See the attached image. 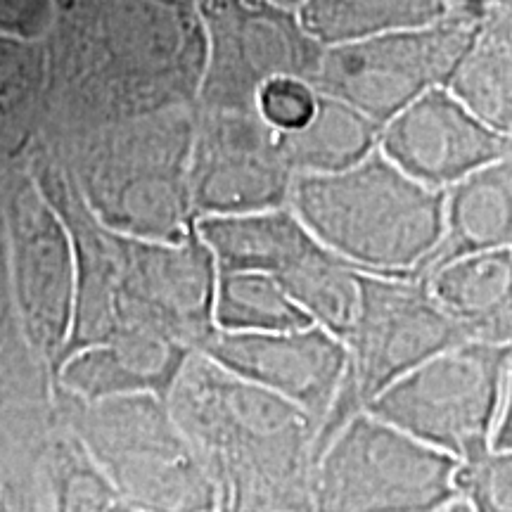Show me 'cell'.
<instances>
[{
  "label": "cell",
  "instance_id": "obj_1",
  "mask_svg": "<svg viewBox=\"0 0 512 512\" xmlns=\"http://www.w3.org/2000/svg\"><path fill=\"white\" fill-rule=\"evenodd\" d=\"M48 53V121L64 140L197 105L209 38L200 0H60Z\"/></svg>",
  "mask_w": 512,
  "mask_h": 512
},
{
  "label": "cell",
  "instance_id": "obj_2",
  "mask_svg": "<svg viewBox=\"0 0 512 512\" xmlns=\"http://www.w3.org/2000/svg\"><path fill=\"white\" fill-rule=\"evenodd\" d=\"M171 413L242 512H313L318 427L309 415L207 354H190L166 394Z\"/></svg>",
  "mask_w": 512,
  "mask_h": 512
},
{
  "label": "cell",
  "instance_id": "obj_3",
  "mask_svg": "<svg viewBox=\"0 0 512 512\" xmlns=\"http://www.w3.org/2000/svg\"><path fill=\"white\" fill-rule=\"evenodd\" d=\"M195 133L197 105H181L53 140V152L102 226L126 238L176 242L197 226Z\"/></svg>",
  "mask_w": 512,
  "mask_h": 512
},
{
  "label": "cell",
  "instance_id": "obj_4",
  "mask_svg": "<svg viewBox=\"0 0 512 512\" xmlns=\"http://www.w3.org/2000/svg\"><path fill=\"white\" fill-rule=\"evenodd\" d=\"M290 207L361 273L425 278L444 240V190L415 181L380 147L339 174L297 176Z\"/></svg>",
  "mask_w": 512,
  "mask_h": 512
},
{
  "label": "cell",
  "instance_id": "obj_5",
  "mask_svg": "<svg viewBox=\"0 0 512 512\" xmlns=\"http://www.w3.org/2000/svg\"><path fill=\"white\" fill-rule=\"evenodd\" d=\"M53 408L117 496L136 512H216L226 489L164 396L83 403L53 392Z\"/></svg>",
  "mask_w": 512,
  "mask_h": 512
},
{
  "label": "cell",
  "instance_id": "obj_6",
  "mask_svg": "<svg viewBox=\"0 0 512 512\" xmlns=\"http://www.w3.org/2000/svg\"><path fill=\"white\" fill-rule=\"evenodd\" d=\"M460 465V460L363 408L320 446L311 510H439L460 498Z\"/></svg>",
  "mask_w": 512,
  "mask_h": 512
},
{
  "label": "cell",
  "instance_id": "obj_7",
  "mask_svg": "<svg viewBox=\"0 0 512 512\" xmlns=\"http://www.w3.org/2000/svg\"><path fill=\"white\" fill-rule=\"evenodd\" d=\"M510 361L512 344L467 339L403 375L368 411L472 463L494 451Z\"/></svg>",
  "mask_w": 512,
  "mask_h": 512
},
{
  "label": "cell",
  "instance_id": "obj_8",
  "mask_svg": "<svg viewBox=\"0 0 512 512\" xmlns=\"http://www.w3.org/2000/svg\"><path fill=\"white\" fill-rule=\"evenodd\" d=\"M479 17L451 12L430 27L325 48L309 83L384 126L432 88H446Z\"/></svg>",
  "mask_w": 512,
  "mask_h": 512
},
{
  "label": "cell",
  "instance_id": "obj_9",
  "mask_svg": "<svg viewBox=\"0 0 512 512\" xmlns=\"http://www.w3.org/2000/svg\"><path fill=\"white\" fill-rule=\"evenodd\" d=\"M200 10L209 57L197 107L252 110L268 81H311L316 74L325 48L294 10L266 0H200Z\"/></svg>",
  "mask_w": 512,
  "mask_h": 512
},
{
  "label": "cell",
  "instance_id": "obj_10",
  "mask_svg": "<svg viewBox=\"0 0 512 512\" xmlns=\"http://www.w3.org/2000/svg\"><path fill=\"white\" fill-rule=\"evenodd\" d=\"M467 339L425 278L361 273V304L347 339L349 394L368 408L403 375Z\"/></svg>",
  "mask_w": 512,
  "mask_h": 512
},
{
  "label": "cell",
  "instance_id": "obj_11",
  "mask_svg": "<svg viewBox=\"0 0 512 512\" xmlns=\"http://www.w3.org/2000/svg\"><path fill=\"white\" fill-rule=\"evenodd\" d=\"M3 207L19 318L29 344L55 380L76 313L72 235L36 178H22Z\"/></svg>",
  "mask_w": 512,
  "mask_h": 512
},
{
  "label": "cell",
  "instance_id": "obj_12",
  "mask_svg": "<svg viewBox=\"0 0 512 512\" xmlns=\"http://www.w3.org/2000/svg\"><path fill=\"white\" fill-rule=\"evenodd\" d=\"M216 285L219 266L197 226L176 242L121 235L119 332L150 330L202 351L216 332Z\"/></svg>",
  "mask_w": 512,
  "mask_h": 512
},
{
  "label": "cell",
  "instance_id": "obj_13",
  "mask_svg": "<svg viewBox=\"0 0 512 512\" xmlns=\"http://www.w3.org/2000/svg\"><path fill=\"white\" fill-rule=\"evenodd\" d=\"M294 171L259 110L197 107L190 192L197 221L290 207Z\"/></svg>",
  "mask_w": 512,
  "mask_h": 512
},
{
  "label": "cell",
  "instance_id": "obj_14",
  "mask_svg": "<svg viewBox=\"0 0 512 512\" xmlns=\"http://www.w3.org/2000/svg\"><path fill=\"white\" fill-rule=\"evenodd\" d=\"M202 354L240 380L290 401L316 422L318 434L349 377L347 342L316 323L280 332L216 330Z\"/></svg>",
  "mask_w": 512,
  "mask_h": 512
},
{
  "label": "cell",
  "instance_id": "obj_15",
  "mask_svg": "<svg viewBox=\"0 0 512 512\" xmlns=\"http://www.w3.org/2000/svg\"><path fill=\"white\" fill-rule=\"evenodd\" d=\"M380 150L415 181L446 190L512 155V140L467 110L448 88H432L382 126Z\"/></svg>",
  "mask_w": 512,
  "mask_h": 512
},
{
  "label": "cell",
  "instance_id": "obj_16",
  "mask_svg": "<svg viewBox=\"0 0 512 512\" xmlns=\"http://www.w3.org/2000/svg\"><path fill=\"white\" fill-rule=\"evenodd\" d=\"M195 351L150 330H121L107 342L69 354L57 368L55 392L91 403L136 394H169Z\"/></svg>",
  "mask_w": 512,
  "mask_h": 512
},
{
  "label": "cell",
  "instance_id": "obj_17",
  "mask_svg": "<svg viewBox=\"0 0 512 512\" xmlns=\"http://www.w3.org/2000/svg\"><path fill=\"white\" fill-rule=\"evenodd\" d=\"M197 233L214 254L219 273L252 271L275 280L320 245L292 207L207 216L197 221Z\"/></svg>",
  "mask_w": 512,
  "mask_h": 512
},
{
  "label": "cell",
  "instance_id": "obj_18",
  "mask_svg": "<svg viewBox=\"0 0 512 512\" xmlns=\"http://www.w3.org/2000/svg\"><path fill=\"white\" fill-rule=\"evenodd\" d=\"M425 280L470 339L512 344V245L460 256Z\"/></svg>",
  "mask_w": 512,
  "mask_h": 512
},
{
  "label": "cell",
  "instance_id": "obj_19",
  "mask_svg": "<svg viewBox=\"0 0 512 512\" xmlns=\"http://www.w3.org/2000/svg\"><path fill=\"white\" fill-rule=\"evenodd\" d=\"M512 245V155L460 178L444 190V240L434 268L460 256Z\"/></svg>",
  "mask_w": 512,
  "mask_h": 512
},
{
  "label": "cell",
  "instance_id": "obj_20",
  "mask_svg": "<svg viewBox=\"0 0 512 512\" xmlns=\"http://www.w3.org/2000/svg\"><path fill=\"white\" fill-rule=\"evenodd\" d=\"M53 403L0 411V512H57L50 444Z\"/></svg>",
  "mask_w": 512,
  "mask_h": 512
},
{
  "label": "cell",
  "instance_id": "obj_21",
  "mask_svg": "<svg viewBox=\"0 0 512 512\" xmlns=\"http://www.w3.org/2000/svg\"><path fill=\"white\" fill-rule=\"evenodd\" d=\"M446 88L470 112L512 136V8L496 5L479 17L475 36Z\"/></svg>",
  "mask_w": 512,
  "mask_h": 512
},
{
  "label": "cell",
  "instance_id": "obj_22",
  "mask_svg": "<svg viewBox=\"0 0 512 512\" xmlns=\"http://www.w3.org/2000/svg\"><path fill=\"white\" fill-rule=\"evenodd\" d=\"M382 126L347 102L318 93L311 121L278 133V145L294 176H325L361 164L380 147Z\"/></svg>",
  "mask_w": 512,
  "mask_h": 512
},
{
  "label": "cell",
  "instance_id": "obj_23",
  "mask_svg": "<svg viewBox=\"0 0 512 512\" xmlns=\"http://www.w3.org/2000/svg\"><path fill=\"white\" fill-rule=\"evenodd\" d=\"M451 10L444 0H304L297 17L323 48L430 27Z\"/></svg>",
  "mask_w": 512,
  "mask_h": 512
},
{
  "label": "cell",
  "instance_id": "obj_24",
  "mask_svg": "<svg viewBox=\"0 0 512 512\" xmlns=\"http://www.w3.org/2000/svg\"><path fill=\"white\" fill-rule=\"evenodd\" d=\"M55 380L29 344L12 287L5 207L0 204V411L53 403Z\"/></svg>",
  "mask_w": 512,
  "mask_h": 512
},
{
  "label": "cell",
  "instance_id": "obj_25",
  "mask_svg": "<svg viewBox=\"0 0 512 512\" xmlns=\"http://www.w3.org/2000/svg\"><path fill=\"white\" fill-rule=\"evenodd\" d=\"M214 323L221 332H280L313 325L299 304L266 273H219Z\"/></svg>",
  "mask_w": 512,
  "mask_h": 512
},
{
  "label": "cell",
  "instance_id": "obj_26",
  "mask_svg": "<svg viewBox=\"0 0 512 512\" xmlns=\"http://www.w3.org/2000/svg\"><path fill=\"white\" fill-rule=\"evenodd\" d=\"M460 498L475 512H512V448L460 465Z\"/></svg>",
  "mask_w": 512,
  "mask_h": 512
},
{
  "label": "cell",
  "instance_id": "obj_27",
  "mask_svg": "<svg viewBox=\"0 0 512 512\" xmlns=\"http://www.w3.org/2000/svg\"><path fill=\"white\" fill-rule=\"evenodd\" d=\"M318 91L302 79H273L256 95V110L273 131L290 133L316 114Z\"/></svg>",
  "mask_w": 512,
  "mask_h": 512
},
{
  "label": "cell",
  "instance_id": "obj_28",
  "mask_svg": "<svg viewBox=\"0 0 512 512\" xmlns=\"http://www.w3.org/2000/svg\"><path fill=\"white\" fill-rule=\"evenodd\" d=\"M494 448H512V361L508 368V377H505L503 408H501V420H498Z\"/></svg>",
  "mask_w": 512,
  "mask_h": 512
},
{
  "label": "cell",
  "instance_id": "obj_29",
  "mask_svg": "<svg viewBox=\"0 0 512 512\" xmlns=\"http://www.w3.org/2000/svg\"><path fill=\"white\" fill-rule=\"evenodd\" d=\"M503 0H444V5L451 12H460V15H484L486 10L496 8Z\"/></svg>",
  "mask_w": 512,
  "mask_h": 512
},
{
  "label": "cell",
  "instance_id": "obj_30",
  "mask_svg": "<svg viewBox=\"0 0 512 512\" xmlns=\"http://www.w3.org/2000/svg\"><path fill=\"white\" fill-rule=\"evenodd\" d=\"M432 512H475V510H472L470 505H467L465 498H456V501H453V503H448V505H444V508L432 510Z\"/></svg>",
  "mask_w": 512,
  "mask_h": 512
},
{
  "label": "cell",
  "instance_id": "obj_31",
  "mask_svg": "<svg viewBox=\"0 0 512 512\" xmlns=\"http://www.w3.org/2000/svg\"><path fill=\"white\" fill-rule=\"evenodd\" d=\"M266 3H273V5H278V8H285V10H294V12H297L299 5H302L304 0H266Z\"/></svg>",
  "mask_w": 512,
  "mask_h": 512
},
{
  "label": "cell",
  "instance_id": "obj_32",
  "mask_svg": "<svg viewBox=\"0 0 512 512\" xmlns=\"http://www.w3.org/2000/svg\"><path fill=\"white\" fill-rule=\"evenodd\" d=\"M216 512H230V501H228V494H226V501H223V505Z\"/></svg>",
  "mask_w": 512,
  "mask_h": 512
},
{
  "label": "cell",
  "instance_id": "obj_33",
  "mask_svg": "<svg viewBox=\"0 0 512 512\" xmlns=\"http://www.w3.org/2000/svg\"><path fill=\"white\" fill-rule=\"evenodd\" d=\"M503 3H505V5H510V8H512V0H503Z\"/></svg>",
  "mask_w": 512,
  "mask_h": 512
},
{
  "label": "cell",
  "instance_id": "obj_34",
  "mask_svg": "<svg viewBox=\"0 0 512 512\" xmlns=\"http://www.w3.org/2000/svg\"><path fill=\"white\" fill-rule=\"evenodd\" d=\"M510 140H512V136H510Z\"/></svg>",
  "mask_w": 512,
  "mask_h": 512
}]
</instances>
